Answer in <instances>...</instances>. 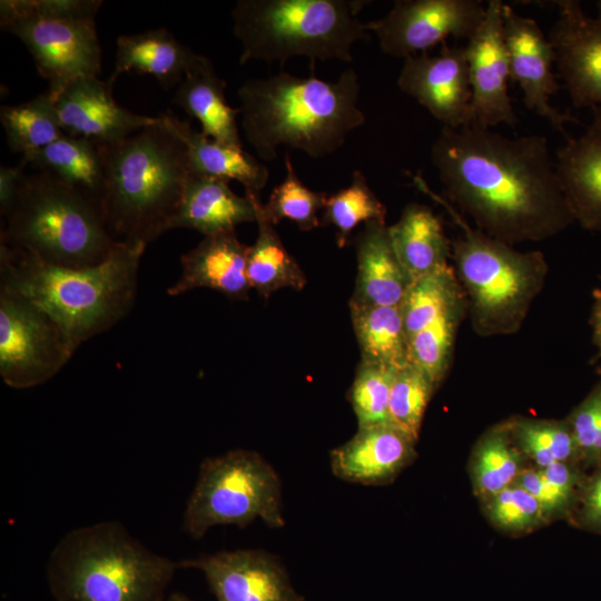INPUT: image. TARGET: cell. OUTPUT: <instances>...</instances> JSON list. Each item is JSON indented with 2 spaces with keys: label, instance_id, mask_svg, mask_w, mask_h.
<instances>
[{
  "label": "cell",
  "instance_id": "cell-28",
  "mask_svg": "<svg viewBox=\"0 0 601 601\" xmlns=\"http://www.w3.org/2000/svg\"><path fill=\"white\" fill-rule=\"evenodd\" d=\"M20 162L53 175L102 209L105 166L97 142L63 135L47 147L23 156Z\"/></svg>",
  "mask_w": 601,
  "mask_h": 601
},
{
  "label": "cell",
  "instance_id": "cell-13",
  "mask_svg": "<svg viewBox=\"0 0 601 601\" xmlns=\"http://www.w3.org/2000/svg\"><path fill=\"white\" fill-rule=\"evenodd\" d=\"M397 87L447 128L472 124V91L465 47L444 45L439 53L404 59Z\"/></svg>",
  "mask_w": 601,
  "mask_h": 601
},
{
  "label": "cell",
  "instance_id": "cell-33",
  "mask_svg": "<svg viewBox=\"0 0 601 601\" xmlns=\"http://www.w3.org/2000/svg\"><path fill=\"white\" fill-rule=\"evenodd\" d=\"M386 208L370 188L362 171L352 174L351 184L327 197L321 226H332L338 247H345L352 230L361 223L385 221Z\"/></svg>",
  "mask_w": 601,
  "mask_h": 601
},
{
  "label": "cell",
  "instance_id": "cell-46",
  "mask_svg": "<svg viewBox=\"0 0 601 601\" xmlns=\"http://www.w3.org/2000/svg\"><path fill=\"white\" fill-rule=\"evenodd\" d=\"M164 601H195L188 595L181 593V592H173L168 594Z\"/></svg>",
  "mask_w": 601,
  "mask_h": 601
},
{
  "label": "cell",
  "instance_id": "cell-16",
  "mask_svg": "<svg viewBox=\"0 0 601 601\" xmlns=\"http://www.w3.org/2000/svg\"><path fill=\"white\" fill-rule=\"evenodd\" d=\"M503 36L511 79L519 83L525 107L562 132L566 124L578 122L570 112L561 111L551 104L552 96L559 90L553 71L555 52L539 23L504 3Z\"/></svg>",
  "mask_w": 601,
  "mask_h": 601
},
{
  "label": "cell",
  "instance_id": "cell-30",
  "mask_svg": "<svg viewBox=\"0 0 601 601\" xmlns=\"http://www.w3.org/2000/svg\"><path fill=\"white\" fill-rule=\"evenodd\" d=\"M361 359L401 368L408 363L400 306L349 307Z\"/></svg>",
  "mask_w": 601,
  "mask_h": 601
},
{
  "label": "cell",
  "instance_id": "cell-3",
  "mask_svg": "<svg viewBox=\"0 0 601 601\" xmlns=\"http://www.w3.org/2000/svg\"><path fill=\"white\" fill-rule=\"evenodd\" d=\"M146 245L120 242L101 264L83 268L46 264L0 244V284L49 313L76 349L131 311Z\"/></svg>",
  "mask_w": 601,
  "mask_h": 601
},
{
  "label": "cell",
  "instance_id": "cell-45",
  "mask_svg": "<svg viewBox=\"0 0 601 601\" xmlns=\"http://www.w3.org/2000/svg\"><path fill=\"white\" fill-rule=\"evenodd\" d=\"M593 338L601 354V292L598 294L592 313Z\"/></svg>",
  "mask_w": 601,
  "mask_h": 601
},
{
  "label": "cell",
  "instance_id": "cell-42",
  "mask_svg": "<svg viewBox=\"0 0 601 601\" xmlns=\"http://www.w3.org/2000/svg\"><path fill=\"white\" fill-rule=\"evenodd\" d=\"M519 486L529 492L545 510L564 508L572 500L554 486L541 474L540 470L524 472L519 476Z\"/></svg>",
  "mask_w": 601,
  "mask_h": 601
},
{
  "label": "cell",
  "instance_id": "cell-29",
  "mask_svg": "<svg viewBox=\"0 0 601 601\" xmlns=\"http://www.w3.org/2000/svg\"><path fill=\"white\" fill-rule=\"evenodd\" d=\"M260 204L262 201L257 207V238L252 246H248L247 276L252 288L266 299L284 287L303 289L306 285V276L285 248L275 225L262 215Z\"/></svg>",
  "mask_w": 601,
  "mask_h": 601
},
{
  "label": "cell",
  "instance_id": "cell-24",
  "mask_svg": "<svg viewBox=\"0 0 601 601\" xmlns=\"http://www.w3.org/2000/svg\"><path fill=\"white\" fill-rule=\"evenodd\" d=\"M165 125L186 147L191 174L237 180L245 193L259 195L266 186L268 168L243 147L224 145L195 130L170 110L160 114Z\"/></svg>",
  "mask_w": 601,
  "mask_h": 601
},
{
  "label": "cell",
  "instance_id": "cell-11",
  "mask_svg": "<svg viewBox=\"0 0 601 601\" xmlns=\"http://www.w3.org/2000/svg\"><path fill=\"white\" fill-rule=\"evenodd\" d=\"M76 351L49 313L0 284V375L8 386L24 390L46 383Z\"/></svg>",
  "mask_w": 601,
  "mask_h": 601
},
{
  "label": "cell",
  "instance_id": "cell-38",
  "mask_svg": "<svg viewBox=\"0 0 601 601\" xmlns=\"http://www.w3.org/2000/svg\"><path fill=\"white\" fill-rule=\"evenodd\" d=\"M515 433L523 450L540 467L580 455L570 425L525 421L516 424Z\"/></svg>",
  "mask_w": 601,
  "mask_h": 601
},
{
  "label": "cell",
  "instance_id": "cell-32",
  "mask_svg": "<svg viewBox=\"0 0 601 601\" xmlns=\"http://www.w3.org/2000/svg\"><path fill=\"white\" fill-rule=\"evenodd\" d=\"M463 297L450 266L413 280L400 305L407 341Z\"/></svg>",
  "mask_w": 601,
  "mask_h": 601
},
{
  "label": "cell",
  "instance_id": "cell-39",
  "mask_svg": "<svg viewBox=\"0 0 601 601\" xmlns=\"http://www.w3.org/2000/svg\"><path fill=\"white\" fill-rule=\"evenodd\" d=\"M518 471L519 456L501 434H493L482 443L474 473L483 493L494 496L509 487Z\"/></svg>",
  "mask_w": 601,
  "mask_h": 601
},
{
  "label": "cell",
  "instance_id": "cell-14",
  "mask_svg": "<svg viewBox=\"0 0 601 601\" xmlns=\"http://www.w3.org/2000/svg\"><path fill=\"white\" fill-rule=\"evenodd\" d=\"M203 572L215 601H304L280 560L264 550L237 549L178 561Z\"/></svg>",
  "mask_w": 601,
  "mask_h": 601
},
{
  "label": "cell",
  "instance_id": "cell-19",
  "mask_svg": "<svg viewBox=\"0 0 601 601\" xmlns=\"http://www.w3.org/2000/svg\"><path fill=\"white\" fill-rule=\"evenodd\" d=\"M248 246L235 230L204 236L180 257L181 274L167 293L183 295L196 288H210L233 300H247L252 289L247 276Z\"/></svg>",
  "mask_w": 601,
  "mask_h": 601
},
{
  "label": "cell",
  "instance_id": "cell-21",
  "mask_svg": "<svg viewBox=\"0 0 601 601\" xmlns=\"http://www.w3.org/2000/svg\"><path fill=\"white\" fill-rule=\"evenodd\" d=\"M414 443L392 424L358 427L352 439L331 451V469L346 482L382 484L412 459Z\"/></svg>",
  "mask_w": 601,
  "mask_h": 601
},
{
  "label": "cell",
  "instance_id": "cell-36",
  "mask_svg": "<svg viewBox=\"0 0 601 601\" xmlns=\"http://www.w3.org/2000/svg\"><path fill=\"white\" fill-rule=\"evenodd\" d=\"M397 370L361 359L348 392L358 427L390 424L388 404Z\"/></svg>",
  "mask_w": 601,
  "mask_h": 601
},
{
  "label": "cell",
  "instance_id": "cell-12",
  "mask_svg": "<svg viewBox=\"0 0 601 601\" xmlns=\"http://www.w3.org/2000/svg\"><path fill=\"white\" fill-rule=\"evenodd\" d=\"M479 0H398L381 19L366 22L381 50L407 58L427 52L447 38L469 40L485 16Z\"/></svg>",
  "mask_w": 601,
  "mask_h": 601
},
{
  "label": "cell",
  "instance_id": "cell-31",
  "mask_svg": "<svg viewBox=\"0 0 601 601\" xmlns=\"http://www.w3.org/2000/svg\"><path fill=\"white\" fill-rule=\"evenodd\" d=\"M0 121L10 150L21 154L22 157L66 135L48 91L16 106H2Z\"/></svg>",
  "mask_w": 601,
  "mask_h": 601
},
{
  "label": "cell",
  "instance_id": "cell-44",
  "mask_svg": "<svg viewBox=\"0 0 601 601\" xmlns=\"http://www.w3.org/2000/svg\"><path fill=\"white\" fill-rule=\"evenodd\" d=\"M24 166L20 162L17 166L0 167V213L1 217L9 210L21 180L24 176Z\"/></svg>",
  "mask_w": 601,
  "mask_h": 601
},
{
  "label": "cell",
  "instance_id": "cell-4",
  "mask_svg": "<svg viewBox=\"0 0 601 601\" xmlns=\"http://www.w3.org/2000/svg\"><path fill=\"white\" fill-rule=\"evenodd\" d=\"M159 122L98 144L105 166L102 211L120 242L148 245L170 230L191 175L183 141Z\"/></svg>",
  "mask_w": 601,
  "mask_h": 601
},
{
  "label": "cell",
  "instance_id": "cell-43",
  "mask_svg": "<svg viewBox=\"0 0 601 601\" xmlns=\"http://www.w3.org/2000/svg\"><path fill=\"white\" fill-rule=\"evenodd\" d=\"M581 516L585 525L601 530V469L583 487Z\"/></svg>",
  "mask_w": 601,
  "mask_h": 601
},
{
  "label": "cell",
  "instance_id": "cell-17",
  "mask_svg": "<svg viewBox=\"0 0 601 601\" xmlns=\"http://www.w3.org/2000/svg\"><path fill=\"white\" fill-rule=\"evenodd\" d=\"M558 18L549 40L555 67L575 108L601 106V20L588 16L579 1H554Z\"/></svg>",
  "mask_w": 601,
  "mask_h": 601
},
{
  "label": "cell",
  "instance_id": "cell-2",
  "mask_svg": "<svg viewBox=\"0 0 601 601\" xmlns=\"http://www.w3.org/2000/svg\"><path fill=\"white\" fill-rule=\"evenodd\" d=\"M361 85L353 68L336 81L279 72L249 79L237 90L247 142L266 161L279 147L321 158L339 149L365 124L358 107Z\"/></svg>",
  "mask_w": 601,
  "mask_h": 601
},
{
  "label": "cell",
  "instance_id": "cell-47",
  "mask_svg": "<svg viewBox=\"0 0 601 601\" xmlns=\"http://www.w3.org/2000/svg\"><path fill=\"white\" fill-rule=\"evenodd\" d=\"M597 9H598V19L601 20V0L597 2Z\"/></svg>",
  "mask_w": 601,
  "mask_h": 601
},
{
  "label": "cell",
  "instance_id": "cell-8",
  "mask_svg": "<svg viewBox=\"0 0 601 601\" xmlns=\"http://www.w3.org/2000/svg\"><path fill=\"white\" fill-rule=\"evenodd\" d=\"M415 184L445 206L463 230L451 249L475 332L482 336L516 332L542 288L546 272L543 254L519 252L480 229H472L423 178Z\"/></svg>",
  "mask_w": 601,
  "mask_h": 601
},
{
  "label": "cell",
  "instance_id": "cell-10",
  "mask_svg": "<svg viewBox=\"0 0 601 601\" xmlns=\"http://www.w3.org/2000/svg\"><path fill=\"white\" fill-rule=\"evenodd\" d=\"M257 519L273 529L285 525L274 467L244 449L205 459L183 513V530L198 540L214 526L246 528Z\"/></svg>",
  "mask_w": 601,
  "mask_h": 601
},
{
  "label": "cell",
  "instance_id": "cell-40",
  "mask_svg": "<svg viewBox=\"0 0 601 601\" xmlns=\"http://www.w3.org/2000/svg\"><path fill=\"white\" fill-rule=\"evenodd\" d=\"M569 425L580 456L601 465V383L577 407Z\"/></svg>",
  "mask_w": 601,
  "mask_h": 601
},
{
  "label": "cell",
  "instance_id": "cell-22",
  "mask_svg": "<svg viewBox=\"0 0 601 601\" xmlns=\"http://www.w3.org/2000/svg\"><path fill=\"white\" fill-rule=\"evenodd\" d=\"M357 277L349 307L400 306L412 279L393 248L385 221L364 224L356 238Z\"/></svg>",
  "mask_w": 601,
  "mask_h": 601
},
{
  "label": "cell",
  "instance_id": "cell-7",
  "mask_svg": "<svg viewBox=\"0 0 601 601\" xmlns=\"http://www.w3.org/2000/svg\"><path fill=\"white\" fill-rule=\"evenodd\" d=\"M355 0H238L233 31L240 41L239 63L250 60L284 65L294 57L352 62L353 45L370 38Z\"/></svg>",
  "mask_w": 601,
  "mask_h": 601
},
{
  "label": "cell",
  "instance_id": "cell-1",
  "mask_svg": "<svg viewBox=\"0 0 601 601\" xmlns=\"http://www.w3.org/2000/svg\"><path fill=\"white\" fill-rule=\"evenodd\" d=\"M431 160L447 197L503 243L542 240L574 221L545 136L443 127Z\"/></svg>",
  "mask_w": 601,
  "mask_h": 601
},
{
  "label": "cell",
  "instance_id": "cell-25",
  "mask_svg": "<svg viewBox=\"0 0 601 601\" xmlns=\"http://www.w3.org/2000/svg\"><path fill=\"white\" fill-rule=\"evenodd\" d=\"M226 82L216 73L211 61L198 55L178 85L174 102L200 124V132L218 142L243 147L237 117L225 97Z\"/></svg>",
  "mask_w": 601,
  "mask_h": 601
},
{
  "label": "cell",
  "instance_id": "cell-18",
  "mask_svg": "<svg viewBox=\"0 0 601 601\" xmlns=\"http://www.w3.org/2000/svg\"><path fill=\"white\" fill-rule=\"evenodd\" d=\"M51 97L63 132L97 144L122 140L160 120L118 105L112 87L99 77L78 78Z\"/></svg>",
  "mask_w": 601,
  "mask_h": 601
},
{
  "label": "cell",
  "instance_id": "cell-9",
  "mask_svg": "<svg viewBox=\"0 0 601 601\" xmlns=\"http://www.w3.org/2000/svg\"><path fill=\"white\" fill-rule=\"evenodd\" d=\"M101 0H1V29L26 46L57 95L71 81L99 77L101 48L95 17Z\"/></svg>",
  "mask_w": 601,
  "mask_h": 601
},
{
  "label": "cell",
  "instance_id": "cell-20",
  "mask_svg": "<svg viewBox=\"0 0 601 601\" xmlns=\"http://www.w3.org/2000/svg\"><path fill=\"white\" fill-rule=\"evenodd\" d=\"M578 137L568 138L555 155V168L574 220L601 231V106Z\"/></svg>",
  "mask_w": 601,
  "mask_h": 601
},
{
  "label": "cell",
  "instance_id": "cell-26",
  "mask_svg": "<svg viewBox=\"0 0 601 601\" xmlns=\"http://www.w3.org/2000/svg\"><path fill=\"white\" fill-rule=\"evenodd\" d=\"M197 56L165 28L120 36L115 69L107 82L112 87L121 73L130 71L152 76L169 89L181 82Z\"/></svg>",
  "mask_w": 601,
  "mask_h": 601
},
{
  "label": "cell",
  "instance_id": "cell-27",
  "mask_svg": "<svg viewBox=\"0 0 601 601\" xmlns=\"http://www.w3.org/2000/svg\"><path fill=\"white\" fill-rule=\"evenodd\" d=\"M393 248L413 280L449 266L451 245L433 210L422 204H408L400 219L388 226Z\"/></svg>",
  "mask_w": 601,
  "mask_h": 601
},
{
  "label": "cell",
  "instance_id": "cell-5",
  "mask_svg": "<svg viewBox=\"0 0 601 601\" xmlns=\"http://www.w3.org/2000/svg\"><path fill=\"white\" fill-rule=\"evenodd\" d=\"M177 570L178 561L110 520L67 532L49 554L46 580L55 601H164Z\"/></svg>",
  "mask_w": 601,
  "mask_h": 601
},
{
  "label": "cell",
  "instance_id": "cell-41",
  "mask_svg": "<svg viewBox=\"0 0 601 601\" xmlns=\"http://www.w3.org/2000/svg\"><path fill=\"white\" fill-rule=\"evenodd\" d=\"M491 516L505 529L520 530L535 523L542 515L543 506L524 489L509 486L493 496Z\"/></svg>",
  "mask_w": 601,
  "mask_h": 601
},
{
  "label": "cell",
  "instance_id": "cell-6",
  "mask_svg": "<svg viewBox=\"0 0 601 601\" xmlns=\"http://www.w3.org/2000/svg\"><path fill=\"white\" fill-rule=\"evenodd\" d=\"M0 244L53 266L83 268L117 248L101 207L53 175L24 174L1 220Z\"/></svg>",
  "mask_w": 601,
  "mask_h": 601
},
{
  "label": "cell",
  "instance_id": "cell-34",
  "mask_svg": "<svg viewBox=\"0 0 601 601\" xmlns=\"http://www.w3.org/2000/svg\"><path fill=\"white\" fill-rule=\"evenodd\" d=\"M465 305L466 298L463 297L407 341L408 362L421 368L435 386L449 368Z\"/></svg>",
  "mask_w": 601,
  "mask_h": 601
},
{
  "label": "cell",
  "instance_id": "cell-15",
  "mask_svg": "<svg viewBox=\"0 0 601 601\" xmlns=\"http://www.w3.org/2000/svg\"><path fill=\"white\" fill-rule=\"evenodd\" d=\"M503 6L490 0L485 16L467 40L466 55L472 91L473 125L491 128L518 121L509 95L510 62L503 36Z\"/></svg>",
  "mask_w": 601,
  "mask_h": 601
},
{
  "label": "cell",
  "instance_id": "cell-37",
  "mask_svg": "<svg viewBox=\"0 0 601 601\" xmlns=\"http://www.w3.org/2000/svg\"><path fill=\"white\" fill-rule=\"evenodd\" d=\"M434 388L431 378L410 362L398 368L390 396V424L416 441Z\"/></svg>",
  "mask_w": 601,
  "mask_h": 601
},
{
  "label": "cell",
  "instance_id": "cell-23",
  "mask_svg": "<svg viewBox=\"0 0 601 601\" xmlns=\"http://www.w3.org/2000/svg\"><path fill=\"white\" fill-rule=\"evenodd\" d=\"M259 203V195L239 196L226 180L191 174L170 229H195L204 236L235 230L257 220Z\"/></svg>",
  "mask_w": 601,
  "mask_h": 601
},
{
  "label": "cell",
  "instance_id": "cell-35",
  "mask_svg": "<svg viewBox=\"0 0 601 601\" xmlns=\"http://www.w3.org/2000/svg\"><path fill=\"white\" fill-rule=\"evenodd\" d=\"M286 175L265 204H260L262 215L273 225L287 219L303 231L321 226L318 213L324 209L328 195L306 187L295 173L290 157L285 155Z\"/></svg>",
  "mask_w": 601,
  "mask_h": 601
}]
</instances>
